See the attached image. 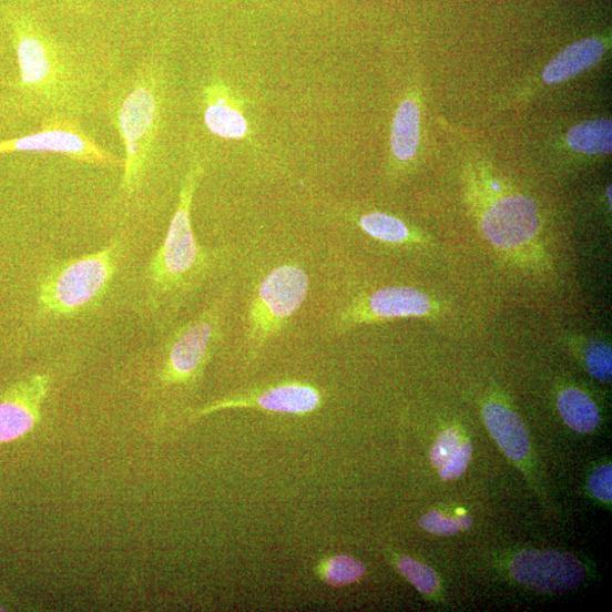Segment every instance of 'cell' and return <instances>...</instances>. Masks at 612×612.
Returning <instances> with one entry per match:
<instances>
[{
    "label": "cell",
    "mask_w": 612,
    "mask_h": 612,
    "mask_svg": "<svg viewBox=\"0 0 612 612\" xmlns=\"http://www.w3.org/2000/svg\"><path fill=\"white\" fill-rule=\"evenodd\" d=\"M6 13L19 68L14 105L40 121L82 120L102 109L118 79L106 55L59 33L32 9L12 6Z\"/></svg>",
    "instance_id": "obj_1"
},
{
    "label": "cell",
    "mask_w": 612,
    "mask_h": 612,
    "mask_svg": "<svg viewBox=\"0 0 612 612\" xmlns=\"http://www.w3.org/2000/svg\"><path fill=\"white\" fill-rule=\"evenodd\" d=\"M467 208L480 234L508 265L527 274L552 272L537 201L487 160H469L462 174Z\"/></svg>",
    "instance_id": "obj_2"
},
{
    "label": "cell",
    "mask_w": 612,
    "mask_h": 612,
    "mask_svg": "<svg viewBox=\"0 0 612 612\" xmlns=\"http://www.w3.org/2000/svg\"><path fill=\"white\" fill-rule=\"evenodd\" d=\"M123 149L121 196L136 198L155 167L165 130L166 78L155 59L142 60L133 71L118 78L102 105Z\"/></svg>",
    "instance_id": "obj_3"
},
{
    "label": "cell",
    "mask_w": 612,
    "mask_h": 612,
    "mask_svg": "<svg viewBox=\"0 0 612 612\" xmlns=\"http://www.w3.org/2000/svg\"><path fill=\"white\" fill-rule=\"evenodd\" d=\"M204 167L195 161L185 174L167 235L146 268L150 297L159 308L175 309L214 267V255L201 246L192 228V206Z\"/></svg>",
    "instance_id": "obj_4"
},
{
    "label": "cell",
    "mask_w": 612,
    "mask_h": 612,
    "mask_svg": "<svg viewBox=\"0 0 612 612\" xmlns=\"http://www.w3.org/2000/svg\"><path fill=\"white\" fill-rule=\"evenodd\" d=\"M121 243L67 262L44 277L38 300L43 315L69 317L86 312L108 293L118 272Z\"/></svg>",
    "instance_id": "obj_5"
},
{
    "label": "cell",
    "mask_w": 612,
    "mask_h": 612,
    "mask_svg": "<svg viewBox=\"0 0 612 612\" xmlns=\"http://www.w3.org/2000/svg\"><path fill=\"white\" fill-rule=\"evenodd\" d=\"M310 279L295 265H282L268 273L252 298L247 316L246 343L251 359L276 337L308 297Z\"/></svg>",
    "instance_id": "obj_6"
},
{
    "label": "cell",
    "mask_w": 612,
    "mask_h": 612,
    "mask_svg": "<svg viewBox=\"0 0 612 612\" xmlns=\"http://www.w3.org/2000/svg\"><path fill=\"white\" fill-rule=\"evenodd\" d=\"M224 298L177 328L169 339L160 380L164 386L195 384L223 338Z\"/></svg>",
    "instance_id": "obj_7"
},
{
    "label": "cell",
    "mask_w": 612,
    "mask_h": 612,
    "mask_svg": "<svg viewBox=\"0 0 612 612\" xmlns=\"http://www.w3.org/2000/svg\"><path fill=\"white\" fill-rule=\"evenodd\" d=\"M31 134L0 141V155L19 152L57 153L99 169H122L123 160L102 146L82 125V120L51 116Z\"/></svg>",
    "instance_id": "obj_8"
},
{
    "label": "cell",
    "mask_w": 612,
    "mask_h": 612,
    "mask_svg": "<svg viewBox=\"0 0 612 612\" xmlns=\"http://www.w3.org/2000/svg\"><path fill=\"white\" fill-rule=\"evenodd\" d=\"M443 306L434 296L411 286H388L360 294L347 303L334 318V332L345 334L365 325L398 319L436 320Z\"/></svg>",
    "instance_id": "obj_9"
},
{
    "label": "cell",
    "mask_w": 612,
    "mask_h": 612,
    "mask_svg": "<svg viewBox=\"0 0 612 612\" xmlns=\"http://www.w3.org/2000/svg\"><path fill=\"white\" fill-rule=\"evenodd\" d=\"M509 573L520 584L549 594L570 592L583 584L588 575L574 554L549 549L520 551L510 560Z\"/></svg>",
    "instance_id": "obj_10"
},
{
    "label": "cell",
    "mask_w": 612,
    "mask_h": 612,
    "mask_svg": "<svg viewBox=\"0 0 612 612\" xmlns=\"http://www.w3.org/2000/svg\"><path fill=\"white\" fill-rule=\"evenodd\" d=\"M320 389L309 382L283 381L254 388L249 391L224 397L197 408L193 418H202L227 408H257L274 414L305 416L315 412L323 405Z\"/></svg>",
    "instance_id": "obj_11"
},
{
    "label": "cell",
    "mask_w": 612,
    "mask_h": 612,
    "mask_svg": "<svg viewBox=\"0 0 612 612\" xmlns=\"http://www.w3.org/2000/svg\"><path fill=\"white\" fill-rule=\"evenodd\" d=\"M50 378L37 375L12 387L0 400V442L17 440L34 429L48 395Z\"/></svg>",
    "instance_id": "obj_12"
},
{
    "label": "cell",
    "mask_w": 612,
    "mask_h": 612,
    "mask_svg": "<svg viewBox=\"0 0 612 612\" xmlns=\"http://www.w3.org/2000/svg\"><path fill=\"white\" fill-rule=\"evenodd\" d=\"M421 91L414 88L399 102L391 123L390 167L396 175L415 166L421 146Z\"/></svg>",
    "instance_id": "obj_13"
},
{
    "label": "cell",
    "mask_w": 612,
    "mask_h": 612,
    "mask_svg": "<svg viewBox=\"0 0 612 612\" xmlns=\"http://www.w3.org/2000/svg\"><path fill=\"white\" fill-rule=\"evenodd\" d=\"M204 125L214 135L227 140H241L248 135V124L241 99L221 78H213L202 89Z\"/></svg>",
    "instance_id": "obj_14"
},
{
    "label": "cell",
    "mask_w": 612,
    "mask_h": 612,
    "mask_svg": "<svg viewBox=\"0 0 612 612\" xmlns=\"http://www.w3.org/2000/svg\"><path fill=\"white\" fill-rule=\"evenodd\" d=\"M610 40L599 37L579 40L561 50L543 69L540 81L555 85L571 81L596 67L608 54Z\"/></svg>",
    "instance_id": "obj_15"
},
{
    "label": "cell",
    "mask_w": 612,
    "mask_h": 612,
    "mask_svg": "<svg viewBox=\"0 0 612 612\" xmlns=\"http://www.w3.org/2000/svg\"><path fill=\"white\" fill-rule=\"evenodd\" d=\"M482 417L490 435L514 462H523L530 452L527 427L520 416L501 400L489 399L483 404Z\"/></svg>",
    "instance_id": "obj_16"
},
{
    "label": "cell",
    "mask_w": 612,
    "mask_h": 612,
    "mask_svg": "<svg viewBox=\"0 0 612 612\" xmlns=\"http://www.w3.org/2000/svg\"><path fill=\"white\" fill-rule=\"evenodd\" d=\"M355 224L370 237L390 245L424 246L430 242L417 227L382 212L374 211L357 215Z\"/></svg>",
    "instance_id": "obj_17"
},
{
    "label": "cell",
    "mask_w": 612,
    "mask_h": 612,
    "mask_svg": "<svg viewBox=\"0 0 612 612\" xmlns=\"http://www.w3.org/2000/svg\"><path fill=\"white\" fill-rule=\"evenodd\" d=\"M569 151L579 157L602 159L611 155L612 123L610 119H594L572 126L564 136Z\"/></svg>",
    "instance_id": "obj_18"
},
{
    "label": "cell",
    "mask_w": 612,
    "mask_h": 612,
    "mask_svg": "<svg viewBox=\"0 0 612 612\" xmlns=\"http://www.w3.org/2000/svg\"><path fill=\"white\" fill-rule=\"evenodd\" d=\"M561 419L579 434H590L600 422L599 407L593 398L577 387L561 389L557 396Z\"/></svg>",
    "instance_id": "obj_19"
},
{
    "label": "cell",
    "mask_w": 612,
    "mask_h": 612,
    "mask_svg": "<svg viewBox=\"0 0 612 612\" xmlns=\"http://www.w3.org/2000/svg\"><path fill=\"white\" fill-rule=\"evenodd\" d=\"M568 344L578 351L586 373L609 384L612 376V349L608 340L585 335H568Z\"/></svg>",
    "instance_id": "obj_20"
},
{
    "label": "cell",
    "mask_w": 612,
    "mask_h": 612,
    "mask_svg": "<svg viewBox=\"0 0 612 612\" xmlns=\"http://www.w3.org/2000/svg\"><path fill=\"white\" fill-rule=\"evenodd\" d=\"M361 560L349 554H337L320 561L316 568L318 578L334 588L350 585L366 575Z\"/></svg>",
    "instance_id": "obj_21"
},
{
    "label": "cell",
    "mask_w": 612,
    "mask_h": 612,
    "mask_svg": "<svg viewBox=\"0 0 612 612\" xmlns=\"http://www.w3.org/2000/svg\"><path fill=\"white\" fill-rule=\"evenodd\" d=\"M399 573L410 582L420 593L430 595L439 588V579L436 572L421 561L404 555L396 560Z\"/></svg>",
    "instance_id": "obj_22"
},
{
    "label": "cell",
    "mask_w": 612,
    "mask_h": 612,
    "mask_svg": "<svg viewBox=\"0 0 612 612\" xmlns=\"http://www.w3.org/2000/svg\"><path fill=\"white\" fill-rule=\"evenodd\" d=\"M461 443L462 436L456 428H449L442 431L429 452L432 466L440 469Z\"/></svg>",
    "instance_id": "obj_23"
},
{
    "label": "cell",
    "mask_w": 612,
    "mask_h": 612,
    "mask_svg": "<svg viewBox=\"0 0 612 612\" xmlns=\"http://www.w3.org/2000/svg\"><path fill=\"white\" fill-rule=\"evenodd\" d=\"M472 457V445L470 441L459 445L453 453L447 459L445 465L439 469L440 478L443 481L456 480L462 477L467 471Z\"/></svg>",
    "instance_id": "obj_24"
},
{
    "label": "cell",
    "mask_w": 612,
    "mask_h": 612,
    "mask_svg": "<svg viewBox=\"0 0 612 612\" xmlns=\"http://www.w3.org/2000/svg\"><path fill=\"white\" fill-rule=\"evenodd\" d=\"M420 528L436 536H455L461 531L457 520H451L439 512H429L418 521Z\"/></svg>",
    "instance_id": "obj_25"
},
{
    "label": "cell",
    "mask_w": 612,
    "mask_h": 612,
    "mask_svg": "<svg viewBox=\"0 0 612 612\" xmlns=\"http://www.w3.org/2000/svg\"><path fill=\"white\" fill-rule=\"evenodd\" d=\"M612 468L611 465H604L596 469L589 479V490L591 494L603 501L611 502L612 499Z\"/></svg>",
    "instance_id": "obj_26"
},
{
    "label": "cell",
    "mask_w": 612,
    "mask_h": 612,
    "mask_svg": "<svg viewBox=\"0 0 612 612\" xmlns=\"http://www.w3.org/2000/svg\"><path fill=\"white\" fill-rule=\"evenodd\" d=\"M457 523L463 530H471L475 527L473 520L469 516H461L457 519Z\"/></svg>",
    "instance_id": "obj_27"
},
{
    "label": "cell",
    "mask_w": 612,
    "mask_h": 612,
    "mask_svg": "<svg viewBox=\"0 0 612 612\" xmlns=\"http://www.w3.org/2000/svg\"><path fill=\"white\" fill-rule=\"evenodd\" d=\"M7 105H9V102L6 99L0 98V109L4 108Z\"/></svg>",
    "instance_id": "obj_28"
},
{
    "label": "cell",
    "mask_w": 612,
    "mask_h": 612,
    "mask_svg": "<svg viewBox=\"0 0 612 612\" xmlns=\"http://www.w3.org/2000/svg\"><path fill=\"white\" fill-rule=\"evenodd\" d=\"M4 609L2 606H0V611H3Z\"/></svg>",
    "instance_id": "obj_29"
}]
</instances>
